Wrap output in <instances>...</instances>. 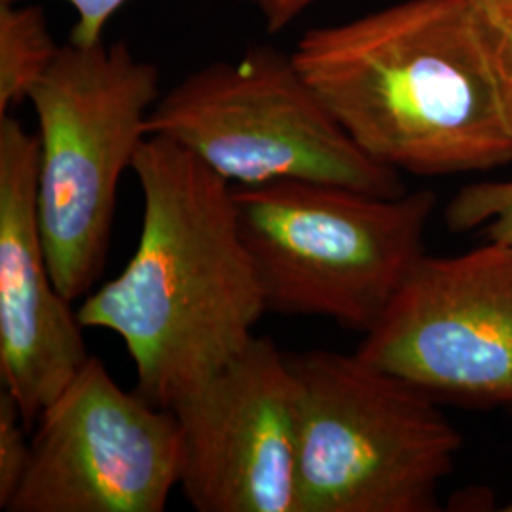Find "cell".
Listing matches in <instances>:
<instances>
[{"instance_id": "obj_6", "label": "cell", "mask_w": 512, "mask_h": 512, "mask_svg": "<svg viewBox=\"0 0 512 512\" xmlns=\"http://www.w3.org/2000/svg\"><path fill=\"white\" fill-rule=\"evenodd\" d=\"M147 135L183 145L238 186L310 181L406 194L401 173L355 145L293 54L264 44L188 74L150 110Z\"/></svg>"}, {"instance_id": "obj_11", "label": "cell", "mask_w": 512, "mask_h": 512, "mask_svg": "<svg viewBox=\"0 0 512 512\" xmlns=\"http://www.w3.org/2000/svg\"><path fill=\"white\" fill-rule=\"evenodd\" d=\"M59 52L40 6L0 4V116L29 99Z\"/></svg>"}, {"instance_id": "obj_14", "label": "cell", "mask_w": 512, "mask_h": 512, "mask_svg": "<svg viewBox=\"0 0 512 512\" xmlns=\"http://www.w3.org/2000/svg\"><path fill=\"white\" fill-rule=\"evenodd\" d=\"M14 397L0 391V509H8L31 463V440Z\"/></svg>"}, {"instance_id": "obj_3", "label": "cell", "mask_w": 512, "mask_h": 512, "mask_svg": "<svg viewBox=\"0 0 512 512\" xmlns=\"http://www.w3.org/2000/svg\"><path fill=\"white\" fill-rule=\"evenodd\" d=\"M234 202L268 311L368 332L425 255L437 196L277 181L234 186Z\"/></svg>"}, {"instance_id": "obj_13", "label": "cell", "mask_w": 512, "mask_h": 512, "mask_svg": "<svg viewBox=\"0 0 512 512\" xmlns=\"http://www.w3.org/2000/svg\"><path fill=\"white\" fill-rule=\"evenodd\" d=\"M476 37L512 135V0H469Z\"/></svg>"}, {"instance_id": "obj_15", "label": "cell", "mask_w": 512, "mask_h": 512, "mask_svg": "<svg viewBox=\"0 0 512 512\" xmlns=\"http://www.w3.org/2000/svg\"><path fill=\"white\" fill-rule=\"evenodd\" d=\"M23 2V0H0V4ZM71 4L76 12V23L69 42L74 44H95L103 40V31L110 18L128 2V0H63Z\"/></svg>"}, {"instance_id": "obj_8", "label": "cell", "mask_w": 512, "mask_h": 512, "mask_svg": "<svg viewBox=\"0 0 512 512\" xmlns=\"http://www.w3.org/2000/svg\"><path fill=\"white\" fill-rule=\"evenodd\" d=\"M355 353L435 401L512 410V247L421 256Z\"/></svg>"}, {"instance_id": "obj_5", "label": "cell", "mask_w": 512, "mask_h": 512, "mask_svg": "<svg viewBox=\"0 0 512 512\" xmlns=\"http://www.w3.org/2000/svg\"><path fill=\"white\" fill-rule=\"evenodd\" d=\"M298 512H435L461 435L439 401L357 353H291Z\"/></svg>"}, {"instance_id": "obj_10", "label": "cell", "mask_w": 512, "mask_h": 512, "mask_svg": "<svg viewBox=\"0 0 512 512\" xmlns=\"http://www.w3.org/2000/svg\"><path fill=\"white\" fill-rule=\"evenodd\" d=\"M38 137L0 116V378L27 429L88 363L84 325L59 293L38 224Z\"/></svg>"}, {"instance_id": "obj_12", "label": "cell", "mask_w": 512, "mask_h": 512, "mask_svg": "<svg viewBox=\"0 0 512 512\" xmlns=\"http://www.w3.org/2000/svg\"><path fill=\"white\" fill-rule=\"evenodd\" d=\"M446 226L456 232L484 228V238L512 247V179L463 186L444 209Z\"/></svg>"}, {"instance_id": "obj_9", "label": "cell", "mask_w": 512, "mask_h": 512, "mask_svg": "<svg viewBox=\"0 0 512 512\" xmlns=\"http://www.w3.org/2000/svg\"><path fill=\"white\" fill-rule=\"evenodd\" d=\"M183 429L184 499L198 512H298L300 387L291 353L255 336L171 408Z\"/></svg>"}, {"instance_id": "obj_16", "label": "cell", "mask_w": 512, "mask_h": 512, "mask_svg": "<svg viewBox=\"0 0 512 512\" xmlns=\"http://www.w3.org/2000/svg\"><path fill=\"white\" fill-rule=\"evenodd\" d=\"M317 0H251L270 33H279L300 18Z\"/></svg>"}, {"instance_id": "obj_1", "label": "cell", "mask_w": 512, "mask_h": 512, "mask_svg": "<svg viewBox=\"0 0 512 512\" xmlns=\"http://www.w3.org/2000/svg\"><path fill=\"white\" fill-rule=\"evenodd\" d=\"M131 171L143 224L122 274L84 298V329L120 336L137 393L173 408L247 348L268 311L234 186L183 145L147 135Z\"/></svg>"}, {"instance_id": "obj_7", "label": "cell", "mask_w": 512, "mask_h": 512, "mask_svg": "<svg viewBox=\"0 0 512 512\" xmlns=\"http://www.w3.org/2000/svg\"><path fill=\"white\" fill-rule=\"evenodd\" d=\"M31 463L8 512H164L183 475L171 408L112 380L90 355L35 423Z\"/></svg>"}, {"instance_id": "obj_2", "label": "cell", "mask_w": 512, "mask_h": 512, "mask_svg": "<svg viewBox=\"0 0 512 512\" xmlns=\"http://www.w3.org/2000/svg\"><path fill=\"white\" fill-rule=\"evenodd\" d=\"M294 63L355 145L420 177L512 162L469 0H403L310 29Z\"/></svg>"}, {"instance_id": "obj_4", "label": "cell", "mask_w": 512, "mask_h": 512, "mask_svg": "<svg viewBox=\"0 0 512 512\" xmlns=\"http://www.w3.org/2000/svg\"><path fill=\"white\" fill-rule=\"evenodd\" d=\"M158 69L124 42L61 46L29 101L38 124V224L59 293H92L109 251L120 177L147 137Z\"/></svg>"}]
</instances>
